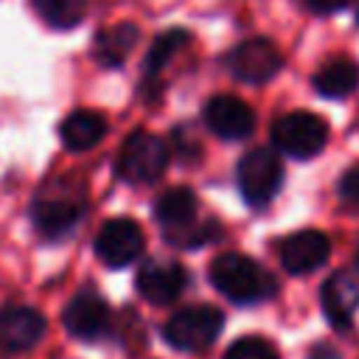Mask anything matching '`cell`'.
<instances>
[{"label":"cell","mask_w":359,"mask_h":359,"mask_svg":"<svg viewBox=\"0 0 359 359\" xmlns=\"http://www.w3.org/2000/svg\"><path fill=\"white\" fill-rule=\"evenodd\" d=\"M154 219L163 227L165 241L177 247H202L213 238H219L216 222H199V202L191 188H168L154 202Z\"/></svg>","instance_id":"cell-1"},{"label":"cell","mask_w":359,"mask_h":359,"mask_svg":"<svg viewBox=\"0 0 359 359\" xmlns=\"http://www.w3.org/2000/svg\"><path fill=\"white\" fill-rule=\"evenodd\" d=\"M210 280L213 286L238 306H252L275 294L278 283L275 278L250 255L241 252H224L213 258L210 264Z\"/></svg>","instance_id":"cell-2"},{"label":"cell","mask_w":359,"mask_h":359,"mask_svg":"<svg viewBox=\"0 0 359 359\" xmlns=\"http://www.w3.org/2000/svg\"><path fill=\"white\" fill-rule=\"evenodd\" d=\"M81 213H84V194L79 185H73L67 180H53V182L42 185V191L36 194V199L31 205L34 224L45 238L67 236L79 224Z\"/></svg>","instance_id":"cell-3"},{"label":"cell","mask_w":359,"mask_h":359,"mask_svg":"<svg viewBox=\"0 0 359 359\" xmlns=\"http://www.w3.org/2000/svg\"><path fill=\"white\" fill-rule=\"evenodd\" d=\"M272 140L283 154L294 160H311L328 143V123L309 109H294L275 118Z\"/></svg>","instance_id":"cell-4"},{"label":"cell","mask_w":359,"mask_h":359,"mask_svg":"<svg viewBox=\"0 0 359 359\" xmlns=\"http://www.w3.org/2000/svg\"><path fill=\"white\" fill-rule=\"evenodd\" d=\"M165 165H168V146L151 132H132L118 151L115 171L121 180L132 185H149L165 171Z\"/></svg>","instance_id":"cell-5"},{"label":"cell","mask_w":359,"mask_h":359,"mask_svg":"<svg viewBox=\"0 0 359 359\" xmlns=\"http://www.w3.org/2000/svg\"><path fill=\"white\" fill-rule=\"evenodd\" d=\"M236 177L244 202L252 208H264L283 185V163L272 149L258 146L241 157Z\"/></svg>","instance_id":"cell-6"},{"label":"cell","mask_w":359,"mask_h":359,"mask_svg":"<svg viewBox=\"0 0 359 359\" xmlns=\"http://www.w3.org/2000/svg\"><path fill=\"white\" fill-rule=\"evenodd\" d=\"M222 325H224V314L216 306H185L177 314H171L163 334L174 348L196 353L216 342Z\"/></svg>","instance_id":"cell-7"},{"label":"cell","mask_w":359,"mask_h":359,"mask_svg":"<svg viewBox=\"0 0 359 359\" xmlns=\"http://www.w3.org/2000/svg\"><path fill=\"white\" fill-rule=\"evenodd\" d=\"M222 62L230 70V76H236L238 81L264 84V81L278 76V70L283 65V56H280V50L275 48L272 39L252 36V39L238 42L233 50H227Z\"/></svg>","instance_id":"cell-8"},{"label":"cell","mask_w":359,"mask_h":359,"mask_svg":"<svg viewBox=\"0 0 359 359\" xmlns=\"http://www.w3.org/2000/svg\"><path fill=\"white\" fill-rule=\"evenodd\" d=\"M143 230L137 222L132 219H109L101 224L98 236H95V255L112 266V269H121L126 264H132L135 258H140L143 252Z\"/></svg>","instance_id":"cell-9"},{"label":"cell","mask_w":359,"mask_h":359,"mask_svg":"<svg viewBox=\"0 0 359 359\" xmlns=\"http://www.w3.org/2000/svg\"><path fill=\"white\" fill-rule=\"evenodd\" d=\"M62 323H65V328H67L70 337L93 342V339H101V337L109 331L112 314H109L107 300H104L98 292L84 289V292H79V294L67 303V309H65V314H62Z\"/></svg>","instance_id":"cell-10"},{"label":"cell","mask_w":359,"mask_h":359,"mask_svg":"<svg viewBox=\"0 0 359 359\" xmlns=\"http://www.w3.org/2000/svg\"><path fill=\"white\" fill-rule=\"evenodd\" d=\"M202 118L208 123V129L224 140H244L252 135L255 129V112L250 104H244L236 95H213L205 109Z\"/></svg>","instance_id":"cell-11"},{"label":"cell","mask_w":359,"mask_h":359,"mask_svg":"<svg viewBox=\"0 0 359 359\" xmlns=\"http://www.w3.org/2000/svg\"><path fill=\"white\" fill-rule=\"evenodd\" d=\"M137 292L143 300L154 306H168L174 303L185 286H188V272L177 261H146L137 269Z\"/></svg>","instance_id":"cell-12"},{"label":"cell","mask_w":359,"mask_h":359,"mask_svg":"<svg viewBox=\"0 0 359 359\" xmlns=\"http://www.w3.org/2000/svg\"><path fill=\"white\" fill-rule=\"evenodd\" d=\"M328 252H331V241L320 230H300L280 241V264L292 275L314 272L328 261Z\"/></svg>","instance_id":"cell-13"},{"label":"cell","mask_w":359,"mask_h":359,"mask_svg":"<svg viewBox=\"0 0 359 359\" xmlns=\"http://www.w3.org/2000/svg\"><path fill=\"white\" fill-rule=\"evenodd\" d=\"M45 334V317L31 306H8L0 311V351L22 353Z\"/></svg>","instance_id":"cell-14"},{"label":"cell","mask_w":359,"mask_h":359,"mask_svg":"<svg viewBox=\"0 0 359 359\" xmlns=\"http://www.w3.org/2000/svg\"><path fill=\"white\" fill-rule=\"evenodd\" d=\"M323 311L334 328H348L353 320V311L359 306V280L351 272H334L320 292Z\"/></svg>","instance_id":"cell-15"},{"label":"cell","mask_w":359,"mask_h":359,"mask_svg":"<svg viewBox=\"0 0 359 359\" xmlns=\"http://www.w3.org/2000/svg\"><path fill=\"white\" fill-rule=\"evenodd\" d=\"M311 87L323 98H345L359 87V65L351 56L328 59L311 79Z\"/></svg>","instance_id":"cell-16"},{"label":"cell","mask_w":359,"mask_h":359,"mask_svg":"<svg viewBox=\"0 0 359 359\" xmlns=\"http://www.w3.org/2000/svg\"><path fill=\"white\" fill-rule=\"evenodd\" d=\"M59 135L70 151H87L104 140L107 121H104V115H98L93 109H76L62 121Z\"/></svg>","instance_id":"cell-17"},{"label":"cell","mask_w":359,"mask_h":359,"mask_svg":"<svg viewBox=\"0 0 359 359\" xmlns=\"http://www.w3.org/2000/svg\"><path fill=\"white\" fill-rule=\"evenodd\" d=\"M140 31L135 22H118L112 28H104L98 36H95V48H93V56L98 65L104 67H118L126 62V56L132 53L135 42H137Z\"/></svg>","instance_id":"cell-18"},{"label":"cell","mask_w":359,"mask_h":359,"mask_svg":"<svg viewBox=\"0 0 359 359\" xmlns=\"http://www.w3.org/2000/svg\"><path fill=\"white\" fill-rule=\"evenodd\" d=\"M191 39L188 31L182 28H168L165 34H160L151 48H149V56H146V76L149 79H157L163 73V67L171 62L174 53H180V48H185V42Z\"/></svg>","instance_id":"cell-19"},{"label":"cell","mask_w":359,"mask_h":359,"mask_svg":"<svg viewBox=\"0 0 359 359\" xmlns=\"http://www.w3.org/2000/svg\"><path fill=\"white\" fill-rule=\"evenodd\" d=\"M36 14L53 28H73L87 14V0H31Z\"/></svg>","instance_id":"cell-20"},{"label":"cell","mask_w":359,"mask_h":359,"mask_svg":"<svg viewBox=\"0 0 359 359\" xmlns=\"http://www.w3.org/2000/svg\"><path fill=\"white\" fill-rule=\"evenodd\" d=\"M224 359H280V356L275 345L266 342L264 337H241L227 348Z\"/></svg>","instance_id":"cell-21"},{"label":"cell","mask_w":359,"mask_h":359,"mask_svg":"<svg viewBox=\"0 0 359 359\" xmlns=\"http://www.w3.org/2000/svg\"><path fill=\"white\" fill-rule=\"evenodd\" d=\"M339 196L351 205H359V165L356 168H348L342 177H339Z\"/></svg>","instance_id":"cell-22"},{"label":"cell","mask_w":359,"mask_h":359,"mask_svg":"<svg viewBox=\"0 0 359 359\" xmlns=\"http://www.w3.org/2000/svg\"><path fill=\"white\" fill-rule=\"evenodd\" d=\"M311 11H317V14H331V11H339V8H345L351 0H303Z\"/></svg>","instance_id":"cell-23"},{"label":"cell","mask_w":359,"mask_h":359,"mask_svg":"<svg viewBox=\"0 0 359 359\" xmlns=\"http://www.w3.org/2000/svg\"><path fill=\"white\" fill-rule=\"evenodd\" d=\"M311 359H337V353H328V351H325V345H320V348L314 351V356H311Z\"/></svg>","instance_id":"cell-24"},{"label":"cell","mask_w":359,"mask_h":359,"mask_svg":"<svg viewBox=\"0 0 359 359\" xmlns=\"http://www.w3.org/2000/svg\"><path fill=\"white\" fill-rule=\"evenodd\" d=\"M356 266H359V250H356Z\"/></svg>","instance_id":"cell-25"},{"label":"cell","mask_w":359,"mask_h":359,"mask_svg":"<svg viewBox=\"0 0 359 359\" xmlns=\"http://www.w3.org/2000/svg\"><path fill=\"white\" fill-rule=\"evenodd\" d=\"M356 20H359V11H356Z\"/></svg>","instance_id":"cell-26"}]
</instances>
